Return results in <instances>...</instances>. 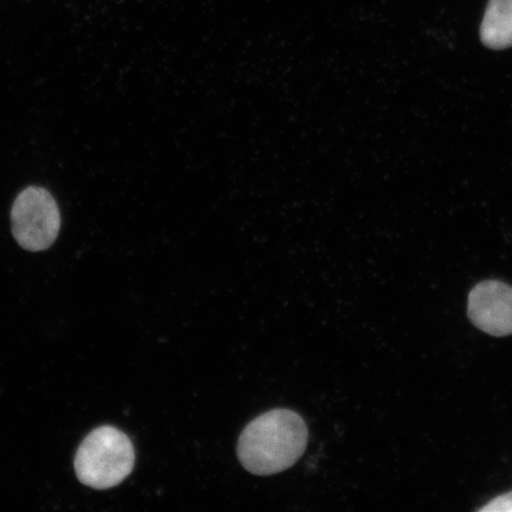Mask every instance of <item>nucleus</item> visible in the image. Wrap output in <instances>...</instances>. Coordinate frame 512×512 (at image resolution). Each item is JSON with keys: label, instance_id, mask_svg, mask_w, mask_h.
<instances>
[{"label": "nucleus", "instance_id": "f257e3e1", "mask_svg": "<svg viewBox=\"0 0 512 512\" xmlns=\"http://www.w3.org/2000/svg\"><path fill=\"white\" fill-rule=\"evenodd\" d=\"M307 439L309 432L302 416L290 409H274L243 430L238 444L239 459L254 475H274L303 456Z\"/></svg>", "mask_w": 512, "mask_h": 512}, {"label": "nucleus", "instance_id": "f03ea898", "mask_svg": "<svg viewBox=\"0 0 512 512\" xmlns=\"http://www.w3.org/2000/svg\"><path fill=\"white\" fill-rule=\"evenodd\" d=\"M130 438L118 428L102 426L89 433L75 456L80 482L95 490H107L123 483L134 467Z\"/></svg>", "mask_w": 512, "mask_h": 512}, {"label": "nucleus", "instance_id": "7ed1b4c3", "mask_svg": "<svg viewBox=\"0 0 512 512\" xmlns=\"http://www.w3.org/2000/svg\"><path fill=\"white\" fill-rule=\"evenodd\" d=\"M11 223L19 246L29 252L46 251L60 233V210L48 190L29 187L17 196Z\"/></svg>", "mask_w": 512, "mask_h": 512}, {"label": "nucleus", "instance_id": "20e7f679", "mask_svg": "<svg viewBox=\"0 0 512 512\" xmlns=\"http://www.w3.org/2000/svg\"><path fill=\"white\" fill-rule=\"evenodd\" d=\"M467 313L473 325L491 336L512 335V287L486 280L472 288Z\"/></svg>", "mask_w": 512, "mask_h": 512}, {"label": "nucleus", "instance_id": "39448f33", "mask_svg": "<svg viewBox=\"0 0 512 512\" xmlns=\"http://www.w3.org/2000/svg\"><path fill=\"white\" fill-rule=\"evenodd\" d=\"M480 40L490 49L512 47V0H489L480 25Z\"/></svg>", "mask_w": 512, "mask_h": 512}, {"label": "nucleus", "instance_id": "423d86ee", "mask_svg": "<svg viewBox=\"0 0 512 512\" xmlns=\"http://www.w3.org/2000/svg\"><path fill=\"white\" fill-rule=\"evenodd\" d=\"M483 512H512V491L507 495L492 499L488 505L480 509Z\"/></svg>", "mask_w": 512, "mask_h": 512}]
</instances>
